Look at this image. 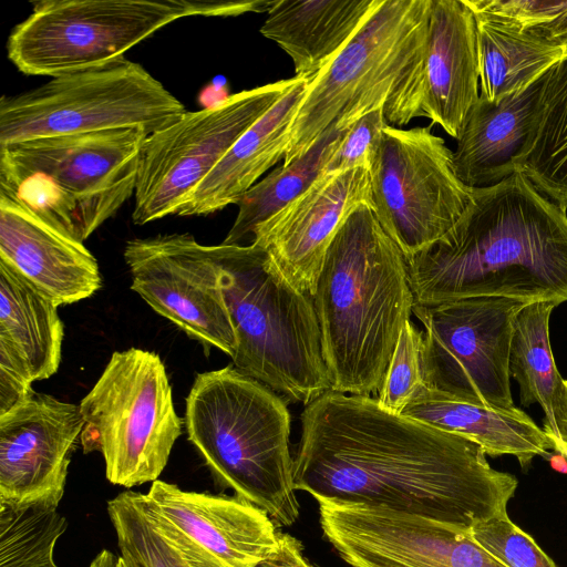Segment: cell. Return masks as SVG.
I'll return each mask as SVG.
<instances>
[{"label": "cell", "instance_id": "cell-1", "mask_svg": "<svg viewBox=\"0 0 567 567\" xmlns=\"http://www.w3.org/2000/svg\"><path fill=\"white\" fill-rule=\"evenodd\" d=\"M293 455L297 491L461 529L507 513L517 478L473 441L391 413L375 396L329 390L305 405Z\"/></svg>", "mask_w": 567, "mask_h": 567}, {"label": "cell", "instance_id": "cell-2", "mask_svg": "<svg viewBox=\"0 0 567 567\" xmlns=\"http://www.w3.org/2000/svg\"><path fill=\"white\" fill-rule=\"evenodd\" d=\"M414 305L472 297L567 301V212L517 171L472 188L439 240L408 258Z\"/></svg>", "mask_w": 567, "mask_h": 567}, {"label": "cell", "instance_id": "cell-3", "mask_svg": "<svg viewBox=\"0 0 567 567\" xmlns=\"http://www.w3.org/2000/svg\"><path fill=\"white\" fill-rule=\"evenodd\" d=\"M312 299L331 390L377 395L414 297L408 258L369 205L338 230Z\"/></svg>", "mask_w": 567, "mask_h": 567}, {"label": "cell", "instance_id": "cell-4", "mask_svg": "<svg viewBox=\"0 0 567 567\" xmlns=\"http://www.w3.org/2000/svg\"><path fill=\"white\" fill-rule=\"evenodd\" d=\"M287 401L233 365L198 373L185 426L220 488L265 511L278 527L300 514Z\"/></svg>", "mask_w": 567, "mask_h": 567}, {"label": "cell", "instance_id": "cell-5", "mask_svg": "<svg viewBox=\"0 0 567 567\" xmlns=\"http://www.w3.org/2000/svg\"><path fill=\"white\" fill-rule=\"evenodd\" d=\"M430 0H382L339 54L307 85L284 165L301 157L331 126L348 128L383 107L386 123L422 116Z\"/></svg>", "mask_w": 567, "mask_h": 567}, {"label": "cell", "instance_id": "cell-6", "mask_svg": "<svg viewBox=\"0 0 567 567\" xmlns=\"http://www.w3.org/2000/svg\"><path fill=\"white\" fill-rule=\"evenodd\" d=\"M236 336L234 367L287 402L331 390L313 299L289 285L250 244L210 246Z\"/></svg>", "mask_w": 567, "mask_h": 567}, {"label": "cell", "instance_id": "cell-7", "mask_svg": "<svg viewBox=\"0 0 567 567\" xmlns=\"http://www.w3.org/2000/svg\"><path fill=\"white\" fill-rule=\"evenodd\" d=\"M141 127L59 135L0 146V195L83 243L132 196Z\"/></svg>", "mask_w": 567, "mask_h": 567}, {"label": "cell", "instance_id": "cell-8", "mask_svg": "<svg viewBox=\"0 0 567 567\" xmlns=\"http://www.w3.org/2000/svg\"><path fill=\"white\" fill-rule=\"evenodd\" d=\"M272 0H41L7 41L12 64L28 75L60 76L101 66L157 30L192 16L267 12Z\"/></svg>", "mask_w": 567, "mask_h": 567}, {"label": "cell", "instance_id": "cell-9", "mask_svg": "<svg viewBox=\"0 0 567 567\" xmlns=\"http://www.w3.org/2000/svg\"><path fill=\"white\" fill-rule=\"evenodd\" d=\"M79 406L82 450L102 454L109 482L131 488L158 480L182 434V421L155 352H113Z\"/></svg>", "mask_w": 567, "mask_h": 567}, {"label": "cell", "instance_id": "cell-10", "mask_svg": "<svg viewBox=\"0 0 567 567\" xmlns=\"http://www.w3.org/2000/svg\"><path fill=\"white\" fill-rule=\"evenodd\" d=\"M184 104L140 63L121 58L0 100V146L27 140L173 124Z\"/></svg>", "mask_w": 567, "mask_h": 567}, {"label": "cell", "instance_id": "cell-11", "mask_svg": "<svg viewBox=\"0 0 567 567\" xmlns=\"http://www.w3.org/2000/svg\"><path fill=\"white\" fill-rule=\"evenodd\" d=\"M299 78L279 80L227 96L148 135L138 163L132 219L145 225L178 215L235 142Z\"/></svg>", "mask_w": 567, "mask_h": 567}, {"label": "cell", "instance_id": "cell-12", "mask_svg": "<svg viewBox=\"0 0 567 567\" xmlns=\"http://www.w3.org/2000/svg\"><path fill=\"white\" fill-rule=\"evenodd\" d=\"M371 209L406 258L444 236L472 200L453 152L429 126L388 125L369 168Z\"/></svg>", "mask_w": 567, "mask_h": 567}, {"label": "cell", "instance_id": "cell-13", "mask_svg": "<svg viewBox=\"0 0 567 567\" xmlns=\"http://www.w3.org/2000/svg\"><path fill=\"white\" fill-rule=\"evenodd\" d=\"M528 303L472 297L433 306L414 305L412 313L424 327L423 385L464 402L514 406L509 349L515 317Z\"/></svg>", "mask_w": 567, "mask_h": 567}, {"label": "cell", "instance_id": "cell-14", "mask_svg": "<svg viewBox=\"0 0 567 567\" xmlns=\"http://www.w3.org/2000/svg\"><path fill=\"white\" fill-rule=\"evenodd\" d=\"M131 288L158 315L206 349L230 358L236 336L210 246L189 234H166L126 243Z\"/></svg>", "mask_w": 567, "mask_h": 567}, {"label": "cell", "instance_id": "cell-15", "mask_svg": "<svg viewBox=\"0 0 567 567\" xmlns=\"http://www.w3.org/2000/svg\"><path fill=\"white\" fill-rule=\"evenodd\" d=\"M317 502L326 539L351 567H506L468 530L381 507Z\"/></svg>", "mask_w": 567, "mask_h": 567}, {"label": "cell", "instance_id": "cell-16", "mask_svg": "<svg viewBox=\"0 0 567 567\" xmlns=\"http://www.w3.org/2000/svg\"><path fill=\"white\" fill-rule=\"evenodd\" d=\"M83 425L79 405L35 391L0 414V506L56 509Z\"/></svg>", "mask_w": 567, "mask_h": 567}, {"label": "cell", "instance_id": "cell-17", "mask_svg": "<svg viewBox=\"0 0 567 567\" xmlns=\"http://www.w3.org/2000/svg\"><path fill=\"white\" fill-rule=\"evenodd\" d=\"M371 207L370 173L359 167L321 175L302 195L254 231L270 266L295 289L315 293L326 254L346 219Z\"/></svg>", "mask_w": 567, "mask_h": 567}, {"label": "cell", "instance_id": "cell-18", "mask_svg": "<svg viewBox=\"0 0 567 567\" xmlns=\"http://www.w3.org/2000/svg\"><path fill=\"white\" fill-rule=\"evenodd\" d=\"M146 497L220 567H257L280 546L281 532L271 517L237 495L184 491L157 480Z\"/></svg>", "mask_w": 567, "mask_h": 567}, {"label": "cell", "instance_id": "cell-19", "mask_svg": "<svg viewBox=\"0 0 567 567\" xmlns=\"http://www.w3.org/2000/svg\"><path fill=\"white\" fill-rule=\"evenodd\" d=\"M0 261L58 306L86 299L102 286L99 264L83 243L3 195Z\"/></svg>", "mask_w": 567, "mask_h": 567}, {"label": "cell", "instance_id": "cell-20", "mask_svg": "<svg viewBox=\"0 0 567 567\" xmlns=\"http://www.w3.org/2000/svg\"><path fill=\"white\" fill-rule=\"evenodd\" d=\"M480 97L477 23L464 0H430L422 116L457 140Z\"/></svg>", "mask_w": 567, "mask_h": 567}, {"label": "cell", "instance_id": "cell-21", "mask_svg": "<svg viewBox=\"0 0 567 567\" xmlns=\"http://www.w3.org/2000/svg\"><path fill=\"white\" fill-rule=\"evenodd\" d=\"M308 83L298 81L229 148L197 186L178 216H203L237 204L261 177L284 159L290 130Z\"/></svg>", "mask_w": 567, "mask_h": 567}, {"label": "cell", "instance_id": "cell-22", "mask_svg": "<svg viewBox=\"0 0 567 567\" xmlns=\"http://www.w3.org/2000/svg\"><path fill=\"white\" fill-rule=\"evenodd\" d=\"M382 0H274L260 33L310 83L349 43Z\"/></svg>", "mask_w": 567, "mask_h": 567}, {"label": "cell", "instance_id": "cell-23", "mask_svg": "<svg viewBox=\"0 0 567 567\" xmlns=\"http://www.w3.org/2000/svg\"><path fill=\"white\" fill-rule=\"evenodd\" d=\"M401 415L473 441L486 455H513L523 468H527L535 456H547L548 451L554 450L547 433L522 409L464 402L423 384Z\"/></svg>", "mask_w": 567, "mask_h": 567}, {"label": "cell", "instance_id": "cell-24", "mask_svg": "<svg viewBox=\"0 0 567 567\" xmlns=\"http://www.w3.org/2000/svg\"><path fill=\"white\" fill-rule=\"evenodd\" d=\"M539 83L494 103L478 97L473 105L453 152L455 173L467 187L489 186L517 172Z\"/></svg>", "mask_w": 567, "mask_h": 567}, {"label": "cell", "instance_id": "cell-25", "mask_svg": "<svg viewBox=\"0 0 567 567\" xmlns=\"http://www.w3.org/2000/svg\"><path fill=\"white\" fill-rule=\"evenodd\" d=\"M58 307L0 261V369L31 383L56 373L64 337Z\"/></svg>", "mask_w": 567, "mask_h": 567}, {"label": "cell", "instance_id": "cell-26", "mask_svg": "<svg viewBox=\"0 0 567 567\" xmlns=\"http://www.w3.org/2000/svg\"><path fill=\"white\" fill-rule=\"evenodd\" d=\"M517 171L567 212V56L542 78Z\"/></svg>", "mask_w": 567, "mask_h": 567}, {"label": "cell", "instance_id": "cell-27", "mask_svg": "<svg viewBox=\"0 0 567 567\" xmlns=\"http://www.w3.org/2000/svg\"><path fill=\"white\" fill-rule=\"evenodd\" d=\"M475 19L480 97L487 102H498L527 89L567 56V44L486 19Z\"/></svg>", "mask_w": 567, "mask_h": 567}, {"label": "cell", "instance_id": "cell-28", "mask_svg": "<svg viewBox=\"0 0 567 567\" xmlns=\"http://www.w3.org/2000/svg\"><path fill=\"white\" fill-rule=\"evenodd\" d=\"M557 306L555 301L539 300L523 307L514 320L509 349V374L518 383L519 402L523 406H542L543 430L554 450L565 380L556 367L549 339V318Z\"/></svg>", "mask_w": 567, "mask_h": 567}, {"label": "cell", "instance_id": "cell-29", "mask_svg": "<svg viewBox=\"0 0 567 567\" xmlns=\"http://www.w3.org/2000/svg\"><path fill=\"white\" fill-rule=\"evenodd\" d=\"M106 508L120 553L143 567H220L164 518L146 494L122 492L107 501Z\"/></svg>", "mask_w": 567, "mask_h": 567}, {"label": "cell", "instance_id": "cell-30", "mask_svg": "<svg viewBox=\"0 0 567 567\" xmlns=\"http://www.w3.org/2000/svg\"><path fill=\"white\" fill-rule=\"evenodd\" d=\"M331 126L298 159L257 182L237 203L238 213L223 245H240L256 228L302 195L321 175L343 131Z\"/></svg>", "mask_w": 567, "mask_h": 567}, {"label": "cell", "instance_id": "cell-31", "mask_svg": "<svg viewBox=\"0 0 567 567\" xmlns=\"http://www.w3.org/2000/svg\"><path fill=\"white\" fill-rule=\"evenodd\" d=\"M66 528L56 509L0 506V567H59L54 548Z\"/></svg>", "mask_w": 567, "mask_h": 567}, {"label": "cell", "instance_id": "cell-32", "mask_svg": "<svg viewBox=\"0 0 567 567\" xmlns=\"http://www.w3.org/2000/svg\"><path fill=\"white\" fill-rule=\"evenodd\" d=\"M477 18L567 44V0H464Z\"/></svg>", "mask_w": 567, "mask_h": 567}, {"label": "cell", "instance_id": "cell-33", "mask_svg": "<svg viewBox=\"0 0 567 567\" xmlns=\"http://www.w3.org/2000/svg\"><path fill=\"white\" fill-rule=\"evenodd\" d=\"M468 532L481 547L506 567H557L507 513L481 522Z\"/></svg>", "mask_w": 567, "mask_h": 567}, {"label": "cell", "instance_id": "cell-34", "mask_svg": "<svg viewBox=\"0 0 567 567\" xmlns=\"http://www.w3.org/2000/svg\"><path fill=\"white\" fill-rule=\"evenodd\" d=\"M422 331L409 320L399 337L383 384L375 395L384 410L401 414L416 389L422 385Z\"/></svg>", "mask_w": 567, "mask_h": 567}, {"label": "cell", "instance_id": "cell-35", "mask_svg": "<svg viewBox=\"0 0 567 567\" xmlns=\"http://www.w3.org/2000/svg\"><path fill=\"white\" fill-rule=\"evenodd\" d=\"M388 125L383 107L373 110L352 123L343 131L323 167L322 175L359 167L370 168Z\"/></svg>", "mask_w": 567, "mask_h": 567}, {"label": "cell", "instance_id": "cell-36", "mask_svg": "<svg viewBox=\"0 0 567 567\" xmlns=\"http://www.w3.org/2000/svg\"><path fill=\"white\" fill-rule=\"evenodd\" d=\"M257 567H317L305 555L303 546L296 537L281 533L278 550Z\"/></svg>", "mask_w": 567, "mask_h": 567}, {"label": "cell", "instance_id": "cell-37", "mask_svg": "<svg viewBox=\"0 0 567 567\" xmlns=\"http://www.w3.org/2000/svg\"><path fill=\"white\" fill-rule=\"evenodd\" d=\"M558 441L555 451L567 456V380H564V396L557 421Z\"/></svg>", "mask_w": 567, "mask_h": 567}, {"label": "cell", "instance_id": "cell-38", "mask_svg": "<svg viewBox=\"0 0 567 567\" xmlns=\"http://www.w3.org/2000/svg\"><path fill=\"white\" fill-rule=\"evenodd\" d=\"M118 556L111 550H101L90 563L89 567H117Z\"/></svg>", "mask_w": 567, "mask_h": 567}, {"label": "cell", "instance_id": "cell-39", "mask_svg": "<svg viewBox=\"0 0 567 567\" xmlns=\"http://www.w3.org/2000/svg\"><path fill=\"white\" fill-rule=\"evenodd\" d=\"M551 468L558 473L567 474V456L556 453L548 457Z\"/></svg>", "mask_w": 567, "mask_h": 567}, {"label": "cell", "instance_id": "cell-40", "mask_svg": "<svg viewBox=\"0 0 567 567\" xmlns=\"http://www.w3.org/2000/svg\"><path fill=\"white\" fill-rule=\"evenodd\" d=\"M117 567H143L136 560L127 555H120Z\"/></svg>", "mask_w": 567, "mask_h": 567}]
</instances>
